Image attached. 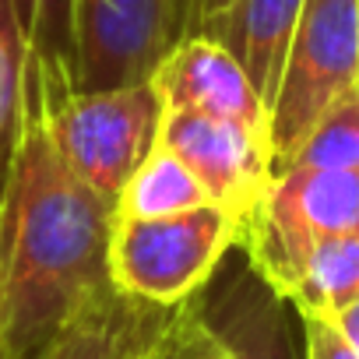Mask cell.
<instances>
[{
	"instance_id": "cell-5",
	"label": "cell",
	"mask_w": 359,
	"mask_h": 359,
	"mask_svg": "<svg viewBox=\"0 0 359 359\" xmlns=\"http://www.w3.org/2000/svg\"><path fill=\"white\" fill-rule=\"evenodd\" d=\"M359 0H303L278 95L271 102L275 176L296 158L313 123L355 88Z\"/></svg>"
},
{
	"instance_id": "cell-11",
	"label": "cell",
	"mask_w": 359,
	"mask_h": 359,
	"mask_svg": "<svg viewBox=\"0 0 359 359\" xmlns=\"http://www.w3.org/2000/svg\"><path fill=\"white\" fill-rule=\"evenodd\" d=\"M29 46V85L57 102L74 88L78 67V0H11Z\"/></svg>"
},
{
	"instance_id": "cell-15",
	"label": "cell",
	"mask_w": 359,
	"mask_h": 359,
	"mask_svg": "<svg viewBox=\"0 0 359 359\" xmlns=\"http://www.w3.org/2000/svg\"><path fill=\"white\" fill-rule=\"evenodd\" d=\"M285 169H359V88L345 92L313 123Z\"/></svg>"
},
{
	"instance_id": "cell-10",
	"label": "cell",
	"mask_w": 359,
	"mask_h": 359,
	"mask_svg": "<svg viewBox=\"0 0 359 359\" xmlns=\"http://www.w3.org/2000/svg\"><path fill=\"white\" fill-rule=\"evenodd\" d=\"M299 11L303 0H229L226 8L198 25L201 36L222 43L236 57V64L247 71L250 85L264 99L268 113L278 95Z\"/></svg>"
},
{
	"instance_id": "cell-8",
	"label": "cell",
	"mask_w": 359,
	"mask_h": 359,
	"mask_svg": "<svg viewBox=\"0 0 359 359\" xmlns=\"http://www.w3.org/2000/svg\"><path fill=\"white\" fill-rule=\"evenodd\" d=\"M198 313L233 359H303V320L247 261L240 247L194 296Z\"/></svg>"
},
{
	"instance_id": "cell-9",
	"label": "cell",
	"mask_w": 359,
	"mask_h": 359,
	"mask_svg": "<svg viewBox=\"0 0 359 359\" xmlns=\"http://www.w3.org/2000/svg\"><path fill=\"white\" fill-rule=\"evenodd\" d=\"M151 85L158 88L165 113H201L236 120L271 137V113L250 85L247 71L222 43L201 32L184 39L162 60Z\"/></svg>"
},
{
	"instance_id": "cell-17",
	"label": "cell",
	"mask_w": 359,
	"mask_h": 359,
	"mask_svg": "<svg viewBox=\"0 0 359 359\" xmlns=\"http://www.w3.org/2000/svg\"><path fill=\"white\" fill-rule=\"evenodd\" d=\"M144 359H233V352L215 338L191 299L184 306L158 310L144 345Z\"/></svg>"
},
{
	"instance_id": "cell-14",
	"label": "cell",
	"mask_w": 359,
	"mask_h": 359,
	"mask_svg": "<svg viewBox=\"0 0 359 359\" xmlns=\"http://www.w3.org/2000/svg\"><path fill=\"white\" fill-rule=\"evenodd\" d=\"M29 113V46L11 0H0V201L8 194Z\"/></svg>"
},
{
	"instance_id": "cell-18",
	"label": "cell",
	"mask_w": 359,
	"mask_h": 359,
	"mask_svg": "<svg viewBox=\"0 0 359 359\" xmlns=\"http://www.w3.org/2000/svg\"><path fill=\"white\" fill-rule=\"evenodd\" d=\"M303 359H359L331 317H303Z\"/></svg>"
},
{
	"instance_id": "cell-12",
	"label": "cell",
	"mask_w": 359,
	"mask_h": 359,
	"mask_svg": "<svg viewBox=\"0 0 359 359\" xmlns=\"http://www.w3.org/2000/svg\"><path fill=\"white\" fill-rule=\"evenodd\" d=\"M212 205L201 180L187 169V162L176 151H169L162 141L144 158V165L130 176L116 201V219H158Z\"/></svg>"
},
{
	"instance_id": "cell-3",
	"label": "cell",
	"mask_w": 359,
	"mask_h": 359,
	"mask_svg": "<svg viewBox=\"0 0 359 359\" xmlns=\"http://www.w3.org/2000/svg\"><path fill=\"white\" fill-rule=\"evenodd\" d=\"M345 233H359V169H285L240 222L236 247L289 299L313 247Z\"/></svg>"
},
{
	"instance_id": "cell-22",
	"label": "cell",
	"mask_w": 359,
	"mask_h": 359,
	"mask_svg": "<svg viewBox=\"0 0 359 359\" xmlns=\"http://www.w3.org/2000/svg\"><path fill=\"white\" fill-rule=\"evenodd\" d=\"M355 88H359V78H355Z\"/></svg>"
},
{
	"instance_id": "cell-1",
	"label": "cell",
	"mask_w": 359,
	"mask_h": 359,
	"mask_svg": "<svg viewBox=\"0 0 359 359\" xmlns=\"http://www.w3.org/2000/svg\"><path fill=\"white\" fill-rule=\"evenodd\" d=\"M116 208L60 158L29 92L25 134L0 201V359H39L78 317L113 299Z\"/></svg>"
},
{
	"instance_id": "cell-2",
	"label": "cell",
	"mask_w": 359,
	"mask_h": 359,
	"mask_svg": "<svg viewBox=\"0 0 359 359\" xmlns=\"http://www.w3.org/2000/svg\"><path fill=\"white\" fill-rule=\"evenodd\" d=\"M240 243V219L219 205L158 219H116L109 282L116 296L169 310L191 303Z\"/></svg>"
},
{
	"instance_id": "cell-7",
	"label": "cell",
	"mask_w": 359,
	"mask_h": 359,
	"mask_svg": "<svg viewBox=\"0 0 359 359\" xmlns=\"http://www.w3.org/2000/svg\"><path fill=\"white\" fill-rule=\"evenodd\" d=\"M162 144L187 162V169L201 180L208 201L226 208L240 222L275 180L271 137L236 120L165 113Z\"/></svg>"
},
{
	"instance_id": "cell-13",
	"label": "cell",
	"mask_w": 359,
	"mask_h": 359,
	"mask_svg": "<svg viewBox=\"0 0 359 359\" xmlns=\"http://www.w3.org/2000/svg\"><path fill=\"white\" fill-rule=\"evenodd\" d=\"M359 299V233L331 236L313 247L289 296L303 317H334Z\"/></svg>"
},
{
	"instance_id": "cell-19",
	"label": "cell",
	"mask_w": 359,
	"mask_h": 359,
	"mask_svg": "<svg viewBox=\"0 0 359 359\" xmlns=\"http://www.w3.org/2000/svg\"><path fill=\"white\" fill-rule=\"evenodd\" d=\"M155 317H158L155 306H141V303H137V313H134V320L127 324V331H123V338H120L113 359H144V345H148V334H151Z\"/></svg>"
},
{
	"instance_id": "cell-20",
	"label": "cell",
	"mask_w": 359,
	"mask_h": 359,
	"mask_svg": "<svg viewBox=\"0 0 359 359\" xmlns=\"http://www.w3.org/2000/svg\"><path fill=\"white\" fill-rule=\"evenodd\" d=\"M331 320H334V327L348 338V345L359 352V299H355V303H348L345 310H338Z\"/></svg>"
},
{
	"instance_id": "cell-16",
	"label": "cell",
	"mask_w": 359,
	"mask_h": 359,
	"mask_svg": "<svg viewBox=\"0 0 359 359\" xmlns=\"http://www.w3.org/2000/svg\"><path fill=\"white\" fill-rule=\"evenodd\" d=\"M134 313H137V303L113 296L99 303L95 310H88L85 317H78L39 359H113Z\"/></svg>"
},
{
	"instance_id": "cell-4",
	"label": "cell",
	"mask_w": 359,
	"mask_h": 359,
	"mask_svg": "<svg viewBox=\"0 0 359 359\" xmlns=\"http://www.w3.org/2000/svg\"><path fill=\"white\" fill-rule=\"evenodd\" d=\"M29 92L39 99L32 85ZM39 102L50 137L67 169L116 208L130 176L162 141L165 106L158 88L151 81H141L106 92H71L57 102Z\"/></svg>"
},
{
	"instance_id": "cell-21",
	"label": "cell",
	"mask_w": 359,
	"mask_h": 359,
	"mask_svg": "<svg viewBox=\"0 0 359 359\" xmlns=\"http://www.w3.org/2000/svg\"><path fill=\"white\" fill-rule=\"evenodd\" d=\"M229 4V0H201V22L208 18V15H215L219 8H226Z\"/></svg>"
},
{
	"instance_id": "cell-6",
	"label": "cell",
	"mask_w": 359,
	"mask_h": 359,
	"mask_svg": "<svg viewBox=\"0 0 359 359\" xmlns=\"http://www.w3.org/2000/svg\"><path fill=\"white\" fill-rule=\"evenodd\" d=\"M201 0H78V92L151 81L162 60L198 32Z\"/></svg>"
}]
</instances>
